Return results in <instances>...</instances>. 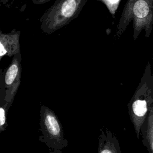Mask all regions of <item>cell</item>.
I'll return each instance as SVG.
<instances>
[{"instance_id":"cell-1","label":"cell","mask_w":153,"mask_h":153,"mask_svg":"<svg viewBox=\"0 0 153 153\" xmlns=\"http://www.w3.org/2000/svg\"><path fill=\"white\" fill-rule=\"evenodd\" d=\"M133 22V38L136 41L142 30L148 38L153 29V0H127L117 26L116 38H120Z\"/></svg>"},{"instance_id":"cell-2","label":"cell","mask_w":153,"mask_h":153,"mask_svg":"<svg viewBox=\"0 0 153 153\" xmlns=\"http://www.w3.org/2000/svg\"><path fill=\"white\" fill-rule=\"evenodd\" d=\"M153 103V74L148 62L141 79L127 105L128 114L136 135L139 138L141 127Z\"/></svg>"},{"instance_id":"cell-3","label":"cell","mask_w":153,"mask_h":153,"mask_svg":"<svg viewBox=\"0 0 153 153\" xmlns=\"http://www.w3.org/2000/svg\"><path fill=\"white\" fill-rule=\"evenodd\" d=\"M87 0H57L42 16V31L48 35L69 24L77 17Z\"/></svg>"},{"instance_id":"cell-4","label":"cell","mask_w":153,"mask_h":153,"mask_svg":"<svg viewBox=\"0 0 153 153\" xmlns=\"http://www.w3.org/2000/svg\"><path fill=\"white\" fill-rule=\"evenodd\" d=\"M39 124L42 135L38 140L46 144L50 153H62L68 146L62 125L54 111L44 105L40 109Z\"/></svg>"},{"instance_id":"cell-5","label":"cell","mask_w":153,"mask_h":153,"mask_svg":"<svg viewBox=\"0 0 153 153\" xmlns=\"http://www.w3.org/2000/svg\"><path fill=\"white\" fill-rule=\"evenodd\" d=\"M21 54L14 55L8 66L1 72L0 103L11 106L20 85Z\"/></svg>"},{"instance_id":"cell-6","label":"cell","mask_w":153,"mask_h":153,"mask_svg":"<svg viewBox=\"0 0 153 153\" xmlns=\"http://www.w3.org/2000/svg\"><path fill=\"white\" fill-rule=\"evenodd\" d=\"M20 31L13 30L10 33H0V60L5 56H14L20 53Z\"/></svg>"},{"instance_id":"cell-7","label":"cell","mask_w":153,"mask_h":153,"mask_svg":"<svg viewBox=\"0 0 153 153\" xmlns=\"http://www.w3.org/2000/svg\"><path fill=\"white\" fill-rule=\"evenodd\" d=\"M101 134L99 137L98 153H121V150L117 138L111 131L106 128L103 131L100 130Z\"/></svg>"},{"instance_id":"cell-8","label":"cell","mask_w":153,"mask_h":153,"mask_svg":"<svg viewBox=\"0 0 153 153\" xmlns=\"http://www.w3.org/2000/svg\"><path fill=\"white\" fill-rule=\"evenodd\" d=\"M142 142L149 153H153V103L141 127Z\"/></svg>"},{"instance_id":"cell-9","label":"cell","mask_w":153,"mask_h":153,"mask_svg":"<svg viewBox=\"0 0 153 153\" xmlns=\"http://www.w3.org/2000/svg\"><path fill=\"white\" fill-rule=\"evenodd\" d=\"M0 131L2 132L6 130L7 126V117L10 108L4 103H0Z\"/></svg>"},{"instance_id":"cell-10","label":"cell","mask_w":153,"mask_h":153,"mask_svg":"<svg viewBox=\"0 0 153 153\" xmlns=\"http://www.w3.org/2000/svg\"><path fill=\"white\" fill-rule=\"evenodd\" d=\"M108 7L109 12L114 15L115 11L117 9L120 0H102Z\"/></svg>"},{"instance_id":"cell-11","label":"cell","mask_w":153,"mask_h":153,"mask_svg":"<svg viewBox=\"0 0 153 153\" xmlns=\"http://www.w3.org/2000/svg\"><path fill=\"white\" fill-rule=\"evenodd\" d=\"M49 1L50 0H33V2L34 4H41L45 3Z\"/></svg>"},{"instance_id":"cell-12","label":"cell","mask_w":153,"mask_h":153,"mask_svg":"<svg viewBox=\"0 0 153 153\" xmlns=\"http://www.w3.org/2000/svg\"><path fill=\"white\" fill-rule=\"evenodd\" d=\"M152 67H153V53H152ZM153 74V72H152Z\"/></svg>"}]
</instances>
